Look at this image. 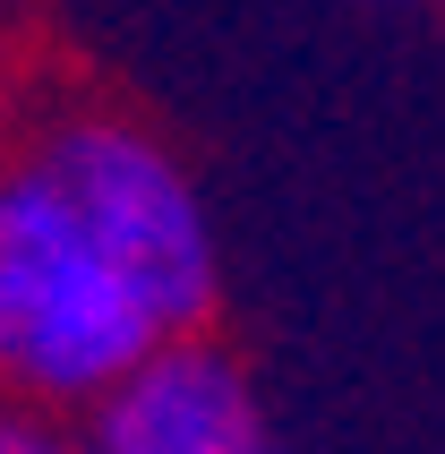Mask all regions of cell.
<instances>
[{
  "label": "cell",
  "instance_id": "cell-1",
  "mask_svg": "<svg viewBox=\"0 0 445 454\" xmlns=\"http://www.w3.org/2000/svg\"><path fill=\"white\" fill-rule=\"evenodd\" d=\"M154 343H172L163 317L18 129L0 146V395L77 420Z\"/></svg>",
  "mask_w": 445,
  "mask_h": 454
},
{
  "label": "cell",
  "instance_id": "cell-2",
  "mask_svg": "<svg viewBox=\"0 0 445 454\" xmlns=\"http://www.w3.org/2000/svg\"><path fill=\"white\" fill-rule=\"evenodd\" d=\"M26 137L69 180L86 223L112 240V257L146 292L163 334H198L215 317V231H206L198 180L180 172V154L103 103H60L43 121H26Z\"/></svg>",
  "mask_w": 445,
  "mask_h": 454
},
{
  "label": "cell",
  "instance_id": "cell-3",
  "mask_svg": "<svg viewBox=\"0 0 445 454\" xmlns=\"http://www.w3.org/2000/svg\"><path fill=\"white\" fill-rule=\"evenodd\" d=\"M77 437L86 454H283L248 395V369L206 326L172 334L137 369H121L77 411Z\"/></svg>",
  "mask_w": 445,
  "mask_h": 454
},
{
  "label": "cell",
  "instance_id": "cell-4",
  "mask_svg": "<svg viewBox=\"0 0 445 454\" xmlns=\"http://www.w3.org/2000/svg\"><path fill=\"white\" fill-rule=\"evenodd\" d=\"M0 454H86V437L60 429V411H26V403H9V411H0Z\"/></svg>",
  "mask_w": 445,
  "mask_h": 454
}]
</instances>
